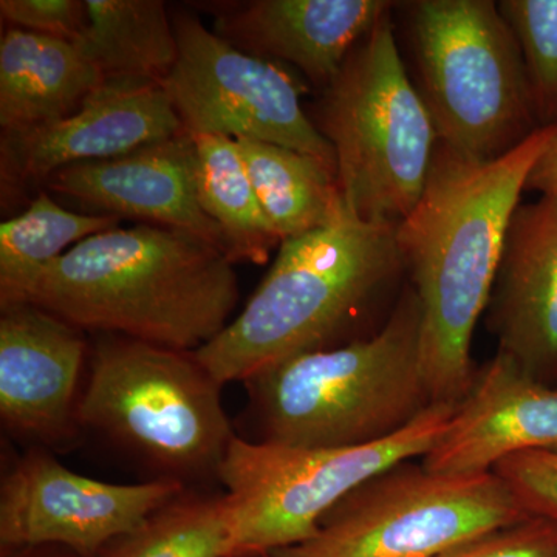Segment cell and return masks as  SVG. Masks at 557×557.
<instances>
[{"label": "cell", "instance_id": "11", "mask_svg": "<svg viewBox=\"0 0 557 557\" xmlns=\"http://www.w3.org/2000/svg\"><path fill=\"white\" fill-rule=\"evenodd\" d=\"M186 487L168 479L132 485L101 482L70 471L42 448H33L16 458L2 478V555L60 545L81 557H98Z\"/></svg>", "mask_w": 557, "mask_h": 557}, {"label": "cell", "instance_id": "22", "mask_svg": "<svg viewBox=\"0 0 557 557\" xmlns=\"http://www.w3.org/2000/svg\"><path fill=\"white\" fill-rule=\"evenodd\" d=\"M115 228L119 218L69 211L40 190L25 211L0 225V307L21 302L33 278L65 248Z\"/></svg>", "mask_w": 557, "mask_h": 557}, {"label": "cell", "instance_id": "4", "mask_svg": "<svg viewBox=\"0 0 557 557\" xmlns=\"http://www.w3.org/2000/svg\"><path fill=\"white\" fill-rule=\"evenodd\" d=\"M252 442L355 448L394 437L437 405L423 361V310L406 285L380 330L296 355L244 381Z\"/></svg>", "mask_w": 557, "mask_h": 557}, {"label": "cell", "instance_id": "24", "mask_svg": "<svg viewBox=\"0 0 557 557\" xmlns=\"http://www.w3.org/2000/svg\"><path fill=\"white\" fill-rule=\"evenodd\" d=\"M525 64L539 126H557V0H502Z\"/></svg>", "mask_w": 557, "mask_h": 557}, {"label": "cell", "instance_id": "3", "mask_svg": "<svg viewBox=\"0 0 557 557\" xmlns=\"http://www.w3.org/2000/svg\"><path fill=\"white\" fill-rule=\"evenodd\" d=\"M405 273L397 226L369 223L347 207L332 222L282 242L239 317L194 354L219 384L350 336Z\"/></svg>", "mask_w": 557, "mask_h": 557}, {"label": "cell", "instance_id": "30", "mask_svg": "<svg viewBox=\"0 0 557 557\" xmlns=\"http://www.w3.org/2000/svg\"><path fill=\"white\" fill-rule=\"evenodd\" d=\"M262 557H274L273 555H269V556H262Z\"/></svg>", "mask_w": 557, "mask_h": 557}, {"label": "cell", "instance_id": "27", "mask_svg": "<svg viewBox=\"0 0 557 557\" xmlns=\"http://www.w3.org/2000/svg\"><path fill=\"white\" fill-rule=\"evenodd\" d=\"M0 13L16 28L75 44L89 24V11L81 0H2Z\"/></svg>", "mask_w": 557, "mask_h": 557}, {"label": "cell", "instance_id": "6", "mask_svg": "<svg viewBox=\"0 0 557 557\" xmlns=\"http://www.w3.org/2000/svg\"><path fill=\"white\" fill-rule=\"evenodd\" d=\"M318 131L335 149L344 203L398 226L423 196L438 137L395 39L392 10L322 90Z\"/></svg>", "mask_w": 557, "mask_h": 557}, {"label": "cell", "instance_id": "12", "mask_svg": "<svg viewBox=\"0 0 557 557\" xmlns=\"http://www.w3.org/2000/svg\"><path fill=\"white\" fill-rule=\"evenodd\" d=\"M183 131L182 120L160 83L106 78L72 115L2 134L3 200L44 185L64 168L115 159Z\"/></svg>", "mask_w": 557, "mask_h": 557}, {"label": "cell", "instance_id": "13", "mask_svg": "<svg viewBox=\"0 0 557 557\" xmlns=\"http://www.w3.org/2000/svg\"><path fill=\"white\" fill-rule=\"evenodd\" d=\"M0 418L39 445H58L78 429L84 330L30 302L0 307Z\"/></svg>", "mask_w": 557, "mask_h": 557}, {"label": "cell", "instance_id": "21", "mask_svg": "<svg viewBox=\"0 0 557 557\" xmlns=\"http://www.w3.org/2000/svg\"><path fill=\"white\" fill-rule=\"evenodd\" d=\"M201 208L222 231L230 259L263 265L282 240L260 207L239 143L225 135H193Z\"/></svg>", "mask_w": 557, "mask_h": 557}, {"label": "cell", "instance_id": "2", "mask_svg": "<svg viewBox=\"0 0 557 557\" xmlns=\"http://www.w3.org/2000/svg\"><path fill=\"white\" fill-rule=\"evenodd\" d=\"M239 296L222 249L145 223L81 240L33 278L21 302L84 332L196 354L233 321Z\"/></svg>", "mask_w": 557, "mask_h": 557}, {"label": "cell", "instance_id": "15", "mask_svg": "<svg viewBox=\"0 0 557 557\" xmlns=\"http://www.w3.org/2000/svg\"><path fill=\"white\" fill-rule=\"evenodd\" d=\"M44 186L106 215L186 231L228 256L222 231L201 208L196 141L186 131L115 159L64 168Z\"/></svg>", "mask_w": 557, "mask_h": 557}, {"label": "cell", "instance_id": "19", "mask_svg": "<svg viewBox=\"0 0 557 557\" xmlns=\"http://www.w3.org/2000/svg\"><path fill=\"white\" fill-rule=\"evenodd\" d=\"M236 141L260 207L282 242L322 228L346 207L338 171L324 161L258 139Z\"/></svg>", "mask_w": 557, "mask_h": 557}, {"label": "cell", "instance_id": "29", "mask_svg": "<svg viewBox=\"0 0 557 557\" xmlns=\"http://www.w3.org/2000/svg\"><path fill=\"white\" fill-rule=\"evenodd\" d=\"M3 557H81L73 553L72 549L60 547V545H36V547H27L14 549V552L2 555Z\"/></svg>", "mask_w": 557, "mask_h": 557}, {"label": "cell", "instance_id": "16", "mask_svg": "<svg viewBox=\"0 0 557 557\" xmlns=\"http://www.w3.org/2000/svg\"><path fill=\"white\" fill-rule=\"evenodd\" d=\"M498 350L534 379L557 380V199L520 203L486 309Z\"/></svg>", "mask_w": 557, "mask_h": 557}, {"label": "cell", "instance_id": "28", "mask_svg": "<svg viewBox=\"0 0 557 557\" xmlns=\"http://www.w3.org/2000/svg\"><path fill=\"white\" fill-rule=\"evenodd\" d=\"M525 190H536L542 197L557 199V126L547 150L542 153L527 180Z\"/></svg>", "mask_w": 557, "mask_h": 557}, {"label": "cell", "instance_id": "8", "mask_svg": "<svg viewBox=\"0 0 557 557\" xmlns=\"http://www.w3.org/2000/svg\"><path fill=\"white\" fill-rule=\"evenodd\" d=\"M457 405L438 403L394 437L355 448L234 438L219 471L233 509L231 557L269 556L309 541L330 509L355 487L399 461L426 456Z\"/></svg>", "mask_w": 557, "mask_h": 557}, {"label": "cell", "instance_id": "25", "mask_svg": "<svg viewBox=\"0 0 557 557\" xmlns=\"http://www.w3.org/2000/svg\"><path fill=\"white\" fill-rule=\"evenodd\" d=\"M437 557H557V519L531 516L469 539Z\"/></svg>", "mask_w": 557, "mask_h": 557}, {"label": "cell", "instance_id": "14", "mask_svg": "<svg viewBox=\"0 0 557 557\" xmlns=\"http://www.w3.org/2000/svg\"><path fill=\"white\" fill-rule=\"evenodd\" d=\"M531 450H557V387L497 351L475 370L467 397L421 463L440 474H482Z\"/></svg>", "mask_w": 557, "mask_h": 557}, {"label": "cell", "instance_id": "10", "mask_svg": "<svg viewBox=\"0 0 557 557\" xmlns=\"http://www.w3.org/2000/svg\"><path fill=\"white\" fill-rule=\"evenodd\" d=\"M172 22L177 61L160 84L183 129L284 146L338 171L335 149L304 112V87L287 70L237 49L188 13Z\"/></svg>", "mask_w": 557, "mask_h": 557}, {"label": "cell", "instance_id": "9", "mask_svg": "<svg viewBox=\"0 0 557 557\" xmlns=\"http://www.w3.org/2000/svg\"><path fill=\"white\" fill-rule=\"evenodd\" d=\"M531 518L496 472L440 474L405 460L373 475L274 557H437L469 539Z\"/></svg>", "mask_w": 557, "mask_h": 557}, {"label": "cell", "instance_id": "7", "mask_svg": "<svg viewBox=\"0 0 557 557\" xmlns=\"http://www.w3.org/2000/svg\"><path fill=\"white\" fill-rule=\"evenodd\" d=\"M418 91L438 143L491 163L539 126L518 39L493 0L406 2Z\"/></svg>", "mask_w": 557, "mask_h": 557}, {"label": "cell", "instance_id": "17", "mask_svg": "<svg viewBox=\"0 0 557 557\" xmlns=\"http://www.w3.org/2000/svg\"><path fill=\"white\" fill-rule=\"evenodd\" d=\"M386 0H255L230 3L215 33L255 57L282 62L325 90L376 22Z\"/></svg>", "mask_w": 557, "mask_h": 557}, {"label": "cell", "instance_id": "18", "mask_svg": "<svg viewBox=\"0 0 557 557\" xmlns=\"http://www.w3.org/2000/svg\"><path fill=\"white\" fill-rule=\"evenodd\" d=\"M102 81L78 44L11 27L0 40L2 134L72 115Z\"/></svg>", "mask_w": 557, "mask_h": 557}, {"label": "cell", "instance_id": "5", "mask_svg": "<svg viewBox=\"0 0 557 557\" xmlns=\"http://www.w3.org/2000/svg\"><path fill=\"white\" fill-rule=\"evenodd\" d=\"M220 388L194 354L101 333L90 348L78 426L126 449L159 479L190 487L219 480L237 437Z\"/></svg>", "mask_w": 557, "mask_h": 557}, {"label": "cell", "instance_id": "23", "mask_svg": "<svg viewBox=\"0 0 557 557\" xmlns=\"http://www.w3.org/2000/svg\"><path fill=\"white\" fill-rule=\"evenodd\" d=\"M233 548L228 496L186 487L98 557H231Z\"/></svg>", "mask_w": 557, "mask_h": 557}, {"label": "cell", "instance_id": "20", "mask_svg": "<svg viewBox=\"0 0 557 557\" xmlns=\"http://www.w3.org/2000/svg\"><path fill=\"white\" fill-rule=\"evenodd\" d=\"M78 46L106 78L163 81L177 61L174 22L161 0H86Z\"/></svg>", "mask_w": 557, "mask_h": 557}, {"label": "cell", "instance_id": "26", "mask_svg": "<svg viewBox=\"0 0 557 557\" xmlns=\"http://www.w3.org/2000/svg\"><path fill=\"white\" fill-rule=\"evenodd\" d=\"M531 516L557 519V450H531L505 458L493 469Z\"/></svg>", "mask_w": 557, "mask_h": 557}, {"label": "cell", "instance_id": "1", "mask_svg": "<svg viewBox=\"0 0 557 557\" xmlns=\"http://www.w3.org/2000/svg\"><path fill=\"white\" fill-rule=\"evenodd\" d=\"M553 135L555 127H542L491 163L460 159L437 143L423 196L397 226L423 310L424 370L437 405H457L474 383L472 336L486 313L509 222Z\"/></svg>", "mask_w": 557, "mask_h": 557}]
</instances>
